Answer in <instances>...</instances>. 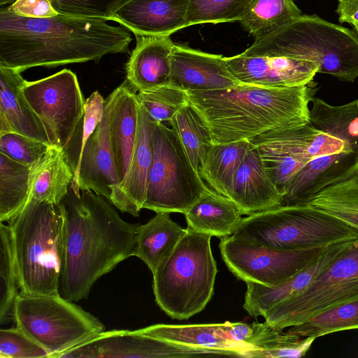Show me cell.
Wrapping results in <instances>:
<instances>
[{"mask_svg": "<svg viewBox=\"0 0 358 358\" xmlns=\"http://www.w3.org/2000/svg\"><path fill=\"white\" fill-rule=\"evenodd\" d=\"M105 99L94 91L86 100L85 111L71 140L62 150L65 159L73 173L72 185L76 182L82 154L85 145L98 124L102 120Z\"/></svg>", "mask_w": 358, "mask_h": 358, "instance_id": "37", "label": "cell"}, {"mask_svg": "<svg viewBox=\"0 0 358 358\" xmlns=\"http://www.w3.org/2000/svg\"><path fill=\"white\" fill-rule=\"evenodd\" d=\"M63 215L59 294L86 299L94 284L134 256L138 224L123 220L114 206L91 190L71 185L60 202Z\"/></svg>", "mask_w": 358, "mask_h": 358, "instance_id": "1", "label": "cell"}, {"mask_svg": "<svg viewBox=\"0 0 358 358\" xmlns=\"http://www.w3.org/2000/svg\"><path fill=\"white\" fill-rule=\"evenodd\" d=\"M282 196L294 177L311 160L341 151H358V144L316 129L301 126L270 130L249 140Z\"/></svg>", "mask_w": 358, "mask_h": 358, "instance_id": "10", "label": "cell"}, {"mask_svg": "<svg viewBox=\"0 0 358 358\" xmlns=\"http://www.w3.org/2000/svg\"><path fill=\"white\" fill-rule=\"evenodd\" d=\"M20 293L17 263L9 224H0V324L15 321L14 310Z\"/></svg>", "mask_w": 358, "mask_h": 358, "instance_id": "35", "label": "cell"}, {"mask_svg": "<svg viewBox=\"0 0 358 358\" xmlns=\"http://www.w3.org/2000/svg\"><path fill=\"white\" fill-rule=\"evenodd\" d=\"M230 72L241 83L284 88L306 85L318 73L317 62L297 58L245 56L225 57Z\"/></svg>", "mask_w": 358, "mask_h": 358, "instance_id": "15", "label": "cell"}, {"mask_svg": "<svg viewBox=\"0 0 358 358\" xmlns=\"http://www.w3.org/2000/svg\"><path fill=\"white\" fill-rule=\"evenodd\" d=\"M8 7L17 15L27 17H50L59 13L50 0H17Z\"/></svg>", "mask_w": 358, "mask_h": 358, "instance_id": "43", "label": "cell"}, {"mask_svg": "<svg viewBox=\"0 0 358 358\" xmlns=\"http://www.w3.org/2000/svg\"><path fill=\"white\" fill-rule=\"evenodd\" d=\"M132 38L124 27L104 19L59 13L27 17L0 8V66L22 72L36 66L99 62L108 54L125 53Z\"/></svg>", "mask_w": 358, "mask_h": 358, "instance_id": "2", "label": "cell"}, {"mask_svg": "<svg viewBox=\"0 0 358 358\" xmlns=\"http://www.w3.org/2000/svg\"><path fill=\"white\" fill-rule=\"evenodd\" d=\"M353 241H342L329 246L304 268L279 286L268 287L247 282L244 309L250 316L264 317L278 303L307 288Z\"/></svg>", "mask_w": 358, "mask_h": 358, "instance_id": "21", "label": "cell"}, {"mask_svg": "<svg viewBox=\"0 0 358 358\" xmlns=\"http://www.w3.org/2000/svg\"><path fill=\"white\" fill-rule=\"evenodd\" d=\"M14 316L17 327L46 349L50 358H57L105 331L104 324L96 317L59 293H20Z\"/></svg>", "mask_w": 358, "mask_h": 358, "instance_id": "8", "label": "cell"}, {"mask_svg": "<svg viewBox=\"0 0 358 358\" xmlns=\"http://www.w3.org/2000/svg\"><path fill=\"white\" fill-rule=\"evenodd\" d=\"M358 299V238L304 290L263 317L274 329L300 324L337 305Z\"/></svg>", "mask_w": 358, "mask_h": 358, "instance_id": "11", "label": "cell"}, {"mask_svg": "<svg viewBox=\"0 0 358 358\" xmlns=\"http://www.w3.org/2000/svg\"><path fill=\"white\" fill-rule=\"evenodd\" d=\"M169 122L178 136L194 168L199 172L204 157L213 143L206 122L189 103Z\"/></svg>", "mask_w": 358, "mask_h": 358, "instance_id": "34", "label": "cell"}, {"mask_svg": "<svg viewBox=\"0 0 358 358\" xmlns=\"http://www.w3.org/2000/svg\"><path fill=\"white\" fill-rule=\"evenodd\" d=\"M184 215L187 227L220 240L233 235L243 219L231 199L209 187Z\"/></svg>", "mask_w": 358, "mask_h": 358, "instance_id": "25", "label": "cell"}, {"mask_svg": "<svg viewBox=\"0 0 358 358\" xmlns=\"http://www.w3.org/2000/svg\"><path fill=\"white\" fill-rule=\"evenodd\" d=\"M301 14L293 0H251L239 22L255 40H259Z\"/></svg>", "mask_w": 358, "mask_h": 358, "instance_id": "31", "label": "cell"}, {"mask_svg": "<svg viewBox=\"0 0 358 358\" xmlns=\"http://www.w3.org/2000/svg\"><path fill=\"white\" fill-rule=\"evenodd\" d=\"M141 333L169 342L187 346L220 350L244 357L245 348L228 339L222 323L166 324H157L139 329Z\"/></svg>", "mask_w": 358, "mask_h": 358, "instance_id": "27", "label": "cell"}, {"mask_svg": "<svg viewBox=\"0 0 358 358\" xmlns=\"http://www.w3.org/2000/svg\"><path fill=\"white\" fill-rule=\"evenodd\" d=\"M211 237L187 227L172 253L152 273L155 301L173 319L190 318L212 299L217 268Z\"/></svg>", "mask_w": 358, "mask_h": 358, "instance_id": "5", "label": "cell"}, {"mask_svg": "<svg viewBox=\"0 0 358 358\" xmlns=\"http://www.w3.org/2000/svg\"><path fill=\"white\" fill-rule=\"evenodd\" d=\"M358 329V299L345 302L290 327L288 334L317 338L329 334Z\"/></svg>", "mask_w": 358, "mask_h": 358, "instance_id": "36", "label": "cell"}, {"mask_svg": "<svg viewBox=\"0 0 358 358\" xmlns=\"http://www.w3.org/2000/svg\"><path fill=\"white\" fill-rule=\"evenodd\" d=\"M21 72L0 66V135L17 133L49 145L45 129L23 92Z\"/></svg>", "mask_w": 358, "mask_h": 358, "instance_id": "23", "label": "cell"}, {"mask_svg": "<svg viewBox=\"0 0 358 358\" xmlns=\"http://www.w3.org/2000/svg\"><path fill=\"white\" fill-rule=\"evenodd\" d=\"M136 43L126 64V80L137 92L169 84L174 43L170 36L135 35Z\"/></svg>", "mask_w": 358, "mask_h": 358, "instance_id": "22", "label": "cell"}, {"mask_svg": "<svg viewBox=\"0 0 358 358\" xmlns=\"http://www.w3.org/2000/svg\"><path fill=\"white\" fill-rule=\"evenodd\" d=\"M22 90L41 120L51 147L62 150L85 111V100L76 75L64 69L38 80H26Z\"/></svg>", "mask_w": 358, "mask_h": 358, "instance_id": "12", "label": "cell"}, {"mask_svg": "<svg viewBox=\"0 0 358 358\" xmlns=\"http://www.w3.org/2000/svg\"><path fill=\"white\" fill-rule=\"evenodd\" d=\"M187 231L174 222L169 213H156L136 229L134 256L141 259L152 273L172 253Z\"/></svg>", "mask_w": 358, "mask_h": 358, "instance_id": "26", "label": "cell"}, {"mask_svg": "<svg viewBox=\"0 0 358 358\" xmlns=\"http://www.w3.org/2000/svg\"><path fill=\"white\" fill-rule=\"evenodd\" d=\"M153 127L154 121L139 103L137 134L131 161L123 180L113 188L109 201L121 212L133 216L139 215L146 197L152 159Z\"/></svg>", "mask_w": 358, "mask_h": 358, "instance_id": "17", "label": "cell"}, {"mask_svg": "<svg viewBox=\"0 0 358 358\" xmlns=\"http://www.w3.org/2000/svg\"><path fill=\"white\" fill-rule=\"evenodd\" d=\"M152 141V159L143 208L185 214L208 186L172 128L154 122Z\"/></svg>", "mask_w": 358, "mask_h": 358, "instance_id": "9", "label": "cell"}, {"mask_svg": "<svg viewBox=\"0 0 358 358\" xmlns=\"http://www.w3.org/2000/svg\"><path fill=\"white\" fill-rule=\"evenodd\" d=\"M109 134L120 182L128 169L136 138L139 103L127 80L107 97Z\"/></svg>", "mask_w": 358, "mask_h": 358, "instance_id": "24", "label": "cell"}, {"mask_svg": "<svg viewBox=\"0 0 358 358\" xmlns=\"http://www.w3.org/2000/svg\"><path fill=\"white\" fill-rule=\"evenodd\" d=\"M219 246L224 262L237 278L268 287L285 283L329 247L280 250L232 235L221 239Z\"/></svg>", "mask_w": 358, "mask_h": 358, "instance_id": "13", "label": "cell"}, {"mask_svg": "<svg viewBox=\"0 0 358 358\" xmlns=\"http://www.w3.org/2000/svg\"><path fill=\"white\" fill-rule=\"evenodd\" d=\"M227 197L246 215L282 205V195L266 171L259 151L250 143Z\"/></svg>", "mask_w": 358, "mask_h": 358, "instance_id": "19", "label": "cell"}, {"mask_svg": "<svg viewBox=\"0 0 358 358\" xmlns=\"http://www.w3.org/2000/svg\"><path fill=\"white\" fill-rule=\"evenodd\" d=\"M220 350L198 348L144 334L138 329L103 331L57 358H182L224 355Z\"/></svg>", "mask_w": 358, "mask_h": 358, "instance_id": "14", "label": "cell"}, {"mask_svg": "<svg viewBox=\"0 0 358 358\" xmlns=\"http://www.w3.org/2000/svg\"><path fill=\"white\" fill-rule=\"evenodd\" d=\"M31 167L0 153V221L8 222L30 198Z\"/></svg>", "mask_w": 358, "mask_h": 358, "instance_id": "32", "label": "cell"}, {"mask_svg": "<svg viewBox=\"0 0 358 358\" xmlns=\"http://www.w3.org/2000/svg\"><path fill=\"white\" fill-rule=\"evenodd\" d=\"M8 224L11 229L20 293H59L63 228L59 204L30 199Z\"/></svg>", "mask_w": 358, "mask_h": 358, "instance_id": "6", "label": "cell"}, {"mask_svg": "<svg viewBox=\"0 0 358 358\" xmlns=\"http://www.w3.org/2000/svg\"><path fill=\"white\" fill-rule=\"evenodd\" d=\"M317 90L313 82L284 88L240 84L187 95L208 125L213 143L222 144L309 123V104Z\"/></svg>", "mask_w": 358, "mask_h": 358, "instance_id": "3", "label": "cell"}, {"mask_svg": "<svg viewBox=\"0 0 358 358\" xmlns=\"http://www.w3.org/2000/svg\"><path fill=\"white\" fill-rule=\"evenodd\" d=\"M51 146L36 139L14 132L0 135V153L32 167Z\"/></svg>", "mask_w": 358, "mask_h": 358, "instance_id": "40", "label": "cell"}, {"mask_svg": "<svg viewBox=\"0 0 358 358\" xmlns=\"http://www.w3.org/2000/svg\"><path fill=\"white\" fill-rule=\"evenodd\" d=\"M61 14L110 21L115 13L131 0H50Z\"/></svg>", "mask_w": 358, "mask_h": 358, "instance_id": "41", "label": "cell"}, {"mask_svg": "<svg viewBox=\"0 0 358 358\" xmlns=\"http://www.w3.org/2000/svg\"><path fill=\"white\" fill-rule=\"evenodd\" d=\"M249 146L248 140L213 143L200 165L199 176L211 189L227 197L235 173Z\"/></svg>", "mask_w": 358, "mask_h": 358, "instance_id": "29", "label": "cell"}, {"mask_svg": "<svg viewBox=\"0 0 358 358\" xmlns=\"http://www.w3.org/2000/svg\"><path fill=\"white\" fill-rule=\"evenodd\" d=\"M251 325L252 333L246 342L249 349L244 357H301L315 340L284 333L265 322H254Z\"/></svg>", "mask_w": 358, "mask_h": 358, "instance_id": "30", "label": "cell"}, {"mask_svg": "<svg viewBox=\"0 0 358 358\" xmlns=\"http://www.w3.org/2000/svg\"><path fill=\"white\" fill-rule=\"evenodd\" d=\"M222 327L224 333L228 339L245 348V352L249 349L246 342L252 335V325L243 322H225L222 323Z\"/></svg>", "mask_w": 358, "mask_h": 358, "instance_id": "44", "label": "cell"}, {"mask_svg": "<svg viewBox=\"0 0 358 358\" xmlns=\"http://www.w3.org/2000/svg\"><path fill=\"white\" fill-rule=\"evenodd\" d=\"M308 204L358 231V169L348 178L320 190Z\"/></svg>", "mask_w": 358, "mask_h": 358, "instance_id": "33", "label": "cell"}, {"mask_svg": "<svg viewBox=\"0 0 358 358\" xmlns=\"http://www.w3.org/2000/svg\"><path fill=\"white\" fill-rule=\"evenodd\" d=\"M232 236L272 249L298 250L355 240L358 231L309 204L280 205L243 217Z\"/></svg>", "mask_w": 358, "mask_h": 358, "instance_id": "7", "label": "cell"}, {"mask_svg": "<svg viewBox=\"0 0 358 358\" xmlns=\"http://www.w3.org/2000/svg\"><path fill=\"white\" fill-rule=\"evenodd\" d=\"M169 84L189 92L226 89L241 83L230 72L222 55L175 44Z\"/></svg>", "mask_w": 358, "mask_h": 358, "instance_id": "16", "label": "cell"}, {"mask_svg": "<svg viewBox=\"0 0 358 358\" xmlns=\"http://www.w3.org/2000/svg\"><path fill=\"white\" fill-rule=\"evenodd\" d=\"M110 102L105 99L103 117L87 140L81 157L76 194L91 190L108 201L113 188L120 183L109 134Z\"/></svg>", "mask_w": 358, "mask_h": 358, "instance_id": "18", "label": "cell"}, {"mask_svg": "<svg viewBox=\"0 0 358 358\" xmlns=\"http://www.w3.org/2000/svg\"><path fill=\"white\" fill-rule=\"evenodd\" d=\"M357 34L358 35V30L356 31Z\"/></svg>", "mask_w": 358, "mask_h": 358, "instance_id": "46", "label": "cell"}, {"mask_svg": "<svg viewBox=\"0 0 358 358\" xmlns=\"http://www.w3.org/2000/svg\"><path fill=\"white\" fill-rule=\"evenodd\" d=\"M136 95L138 102L155 122H169L189 104L187 92L170 84L138 92Z\"/></svg>", "mask_w": 358, "mask_h": 358, "instance_id": "39", "label": "cell"}, {"mask_svg": "<svg viewBox=\"0 0 358 358\" xmlns=\"http://www.w3.org/2000/svg\"><path fill=\"white\" fill-rule=\"evenodd\" d=\"M17 0H0V6H4L5 5H10Z\"/></svg>", "mask_w": 358, "mask_h": 358, "instance_id": "45", "label": "cell"}, {"mask_svg": "<svg viewBox=\"0 0 358 358\" xmlns=\"http://www.w3.org/2000/svg\"><path fill=\"white\" fill-rule=\"evenodd\" d=\"M0 357L50 358V353L16 326L15 328L0 329Z\"/></svg>", "mask_w": 358, "mask_h": 358, "instance_id": "42", "label": "cell"}, {"mask_svg": "<svg viewBox=\"0 0 358 358\" xmlns=\"http://www.w3.org/2000/svg\"><path fill=\"white\" fill-rule=\"evenodd\" d=\"M241 54L308 59L318 64V73L340 80L353 82L358 77L355 31L315 14L300 15L268 36L255 40Z\"/></svg>", "mask_w": 358, "mask_h": 358, "instance_id": "4", "label": "cell"}, {"mask_svg": "<svg viewBox=\"0 0 358 358\" xmlns=\"http://www.w3.org/2000/svg\"><path fill=\"white\" fill-rule=\"evenodd\" d=\"M73 180V171L62 149L50 147L31 167L29 199L58 205Z\"/></svg>", "mask_w": 358, "mask_h": 358, "instance_id": "28", "label": "cell"}, {"mask_svg": "<svg viewBox=\"0 0 358 358\" xmlns=\"http://www.w3.org/2000/svg\"><path fill=\"white\" fill-rule=\"evenodd\" d=\"M251 0H189L186 26L238 21Z\"/></svg>", "mask_w": 358, "mask_h": 358, "instance_id": "38", "label": "cell"}, {"mask_svg": "<svg viewBox=\"0 0 358 358\" xmlns=\"http://www.w3.org/2000/svg\"><path fill=\"white\" fill-rule=\"evenodd\" d=\"M189 0H131L112 20L134 35L166 36L187 27Z\"/></svg>", "mask_w": 358, "mask_h": 358, "instance_id": "20", "label": "cell"}]
</instances>
